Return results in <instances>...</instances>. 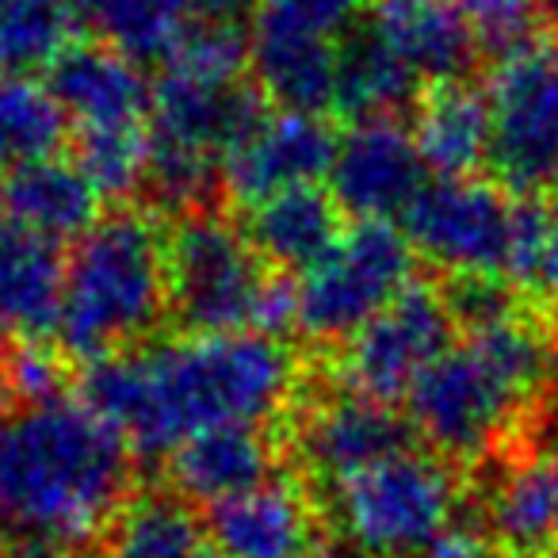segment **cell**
<instances>
[{
  "instance_id": "cell-1",
  "label": "cell",
  "mask_w": 558,
  "mask_h": 558,
  "mask_svg": "<svg viewBox=\"0 0 558 558\" xmlns=\"http://www.w3.org/2000/svg\"><path fill=\"white\" fill-rule=\"evenodd\" d=\"M295 387L299 364L276 337L187 333L85 364L81 402L134 456L169 459L210 428H264L288 410Z\"/></svg>"
},
{
  "instance_id": "cell-2",
  "label": "cell",
  "mask_w": 558,
  "mask_h": 558,
  "mask_svg": "<svg viewBox=\"0 0 558 558\" xmlns=\"http://www.w3.org/2000/svg\"><path fill=\"white\" fill-rule=\"evenodd\" d=\"M134 451L65 395L0 405V550L73 558L134 501Z\"/></svg>"
},
{
  "instance_id": "cell-3",
  "label": "cell",
  "mask_w": 558,
  "mask_h": 558,
  "mask_svg": "<svg viewBox=\"0 0 558 558\" xmlns=\"http://www.w3.org/2000/svg\"><path fill=\"white\" fill-rule=\"evenodd\" d=\"M558 352L547 326L509 311L466 329L405 395L413 436L448 463L489 459L524 428L555 383Z\"/></svg>"
},
{
  "instance_id": "cell-4",
  "label": "cell",
  "mask_w": 558,
  "mask_h": 558,
  "mask_svg": "<svg viewBox=\"0 0 558 558\" xmlns=\"http://www.w3.org/2000/svg\"><path fill=\"white\" fill-rule=\"evenodd\" d=\"M169 311V233L146 210L100 218L65 256L54 337L73 360L96 364L146 344Z\"/></svg>"
},
{
  "instance_id": "cell-5",
  "label": "cell",
  "mask_w": 558,
  "mask_h": 558,
  "mask_svg": "<svg viewBox=\"0 0 558 558\" xmlns=\"http://www.w3.org/2000/svg\"><path fill=\"white\" fill-rule=\"evenodd\" d=\"M260 111V96L241 77L169 58L149 104L146 184L157 199L187 215L203 210L210 192L222 187L226 154Z\"/></svg>"
},
{
  "instance_id": "cell-6",
  "label": "cell",
  "mask_w": 558,
  "mask_h": 558,
  "mask_svg": "<svg viewBox=\"0 0 558 558\" xmlns=\"http://www.w3.org/2000/svg\"><path fill=\"white\" fill-rule=\"evenodd\" d=\"M344 543L364 558H417L463 512V486L448 459L405 448L329 486Z\"/></svg>"
},
{
  "instance_id": "cell-7",
  "label": "cell",
  "mask_w": 558,
  "mask_h": 558,
  "mask_svg": "<svg viewBox=\"0 0 558 558\" xmlns=\"http://www.w3.org/2000/svg\"><path fill=\"white\" fill-rule=\"evenodd\" d=\"M276 268L248 233L210 210L184 215L169 233V311L187 333H256Z\"/></svg>"
},
{
  "instance_id": "cell-8",
  "label": "cell",
  "mask_w": 558,
  "mask_h": 558,
  "mask_svg": "<svg viewBox=\"0 0 558 558\" xmlns=\"http://www.w3.org/2000/svg\"><path fill=\"white\" fill-rule=\"evenodd\" d=\"M364 0H256L248 70L256 85L291 111H333L337 58Z\"/></svg>"
},
{
  "instance_id": "cell-9",
  "label": "cell",
  "mask_w": 558,
  "mask_h": 558,
  "mask_svg": "<svg viewBox=\"0 0 558 558\" xmlns=\"http://www.w3.org/2000/svg\"><path fill=\"white\" fill-rule=\"evenodd\" d=\"M410 283V238L390 222H356L299 279V329L318 344H341Z\"/></svg>"
},
{
  "instance_id": "cell-10",
  "label": "cell",
  "mask_w": 558,
  "mask_h": 558,
  "mask_svg": "<svg viewBox=\"0 0 558 558\" xmlns=\"http://www.w3.org/2000/svg\"><path fill=\"white\" fill-rule=\"evenodd\" d=\"M497 177L520 195H543L558 184V39H532L501 58L489 81Z\"/></svg>"
},
{
  "instance_id": "cell-11",
  "label": "cell",
  "mask_w": 558,
  "mask_h": 558,
  "mask_svg": "<svg viewBox=\"0 0 558 558\" xmlns=\"http://www.w3.org/2000/svg\"><path fill=\"white\" fill-rule=\"evenodd\" d=\"M456 326L448 291L413 279L387 311L344 341L337 360L341 390L383 405L398 402L451 349Z\"/></svg>"
},
{
  "instance_id": "cell-12",
  "label": "cell",
  "mask_w": 558,
  "mask_h": 558,
  "mask_svg": "<svg viewBox=\"0 0 558 558\" xmlns=\"http://www.w3.org/2000/svg\"><path fill=\"white\" fill-rule=\"evenodd\" d=\"M517 199L478 177L428 180L402 215L413 253L448 268L456 279H501L512 248Z\"/></svg>"
},
{
  "instance_id": "cell-13",
  "label": "cell",
  "mask_w": 558,
  "mask_h": 558,
  "mask_svg": "<svg viewBox=\"0 0 558 558\" xmlns=\"http://www.w3.org/2000/svg\"><path fill=\"white\" fill-rule=\"evenodd\" d=\"M337 142L341 138L326 116L291 108L260 111V119L226 154L222 187L248 210L295 187H314L333 169Z\"/></svg>"
},
{
  "instance_id": "cell-14",
  "label": "cell",
  "mask_w": 558,
  "mask_h": 558,
  "mask_svg": "<svg viewBox=\"0 0 558 558\" xmlns=\"http://www.w3.org/2000/svg\"><path fill=\"white\" fill-rule=\"evenodd\" d=\"M428 165L398 119H367L337 142L329 195L360 222H390L425 192Z\"/></svg>"
},
{
  "instance_id": "cell-15",
  "label": "cell",
  "mask_w": 558,
  "mask_h": 558,
  "mask_svg": "<svg viewBox=\"0 0 558 558\" xmlns=\"http://www.w3.org/2000/svg\"><path fill=\"white\" fill-rule=\"evenodd\" d=\"M47 85L70 119V138L149 126L154 85L142 77V65L126 62L104 43H73L47 70Z\"/></svg>"
},
{
  "instance_id": "cell-16",
  "label": "cell",
  "mask_w": 558,
  "mask_h": 558,
  "mask_svg": "<svg viewBox=\"0 0 558 558\" xmlns=\"http://www.w3.org/2000/svg\"><path fill=\"white\" fill-rule=\"evenodd\" d=\"M295 448L306 471L329 489L398 451L413 448V428L390 405L341 390L299 421Z\"/></svg>"
},
{
  "instance_id": "cell-17",
  "label": "cell",
  "mask_w": 558,
  "mask_h": 558,
  "mask_svg": "<svg viewBox=\"0 0 558 558\" xmlns=\"http://www.w3.org/2000/svg\"><path fill=\"white\" fill-rule=\"evenodd\" d=\"M218 558H318L311 497L295 482H264L207 512Z\"/></svg>"
},
{
  "instance_id": "cell-18",
  "label": "cell",
  "mask_w": 558,
  "mask_h": 558,
  "mask_svg": "<svg viewBox=\"0 0 558 558\" xmlns=\"http://www.w3.org/2000/svg\"><path fill=\"white\" fill-rule=\"evenodd\" d=\"M65 288L62 245L0 215V341H47Z\"/></svg>"
},
{
  "instance_id": "cell-19",
  "label": "cell",
  "mask_w": 558,
  "mask_h": 558,
  "mask_svg": "<svg viewBox=\"0 0 558 558\" xmlns=\"http://www.w3.org/2000/svg\"><path fill=\"white\" fill-rule=\"evenodd\" d=\"M367 27L390 54L433 85L463 81L482 54L456 0H375Z\"/></svg>"
},
{
  "instance_id": "cell-20",
  "label": "cell",
  "mask_w": 558,
  "mask_h": 558,
  "mask_svg": "<svg viewBox=\"0 0 558 558\" xmlns=\"http://www.w3.org/2000/svg\"><path fill=\"white\" fill-rule=\"evenodd\" d=\"M271 471H276V448L268 436L260 428L241 425L199 433L169 456L172 494L207 509L271 482Z\"/></svg>"
},
{
  "instance_id": "cell-21",
  "label": "cell",
  "mask_w": 558,
  "mask_h": 558,
  "mask_svg": "<svg viewBox=\"0 0 558 558\" xmlns=\"http://www.w3.org/2000/svg\"><path fill=\"white\" fill-rule=\"evenodd\" d=\"M0 203L12 222L62 245V241H81L100 222L104 195L73 157L58 154L50 161L9 172V180L0 184Z\"/></svg>"
},
{
  "instance_id": "cell-22",
  "label": "cell",
  "mask_w": 558,
  "mask_h": 558,
  "mask_svg": "<svg viewBox=\"0 0 558 558\" xmlns=\"http://www.w3.org/2000/svg\"><path fill=\"white\" fill-rule=\"evenodd\" d=\"M482 520L512 558L558 555V444L517 459L497 478Z\"/></svg>"
},
{
  "instance_id": "cell-23",
  "label": "cell",
  "mask_w": 558,
  "mask_h": 558,
  "mask_svg": "<svg viewBox=\"0 0 558 558\" xmlns=\"http://www.w3.org/2000/svg\"><path fill=\"white\" fill-rule=\"evenodd\" d=\"M413 142H417L428 172H436V180L474 177V169L489 161V149H494L489 96L463 81L433 85L417 100Z\"/></svg>"
},
{
  "instance_id": "cell-24",
  "label": "cell",
  "mask_w": 558,
  "mask_h": 558,
  "mask_svg": "<svg viewBox=\"0 0 558 558\" xmlns=\"http://www.w3.org/2000/svg\"><path fill=\"white\" fill-rule=\"evenodd\" d=\"M245 233L268 268L303 276L306 268H314L341 241L344 226L337 199L314 184L283 192L276 199L253 207Z\"/></svg>"
},
{
  "instance_id": "cell-25",
  "label": "cell",
  "mask_w": 558,
  "mask_h": 558,
  "mask_svg": "<svg viewBox=\"0 0 558 558\" xmlns=\"http://www.w3.org/2000/svg\"><path fill=\"white\" fill-rule=\"evenodd\" d=\"M421 93V77L379 43L372 27H356L337 58L333 111L352 123L395 119Z\"/></svg>"
},
{
  "instance_id": "cell-26",
  "label": "cell",
  "mask_w": 558,
  "mask_h": 558,
  "mask_svg": "<svg viewBox=\"0 0 558 558\" xmlns=\"http://www.w3.org/2000/svg\"><path fill=\"white\" fill-rule=\"evenodd\" d=\"M65 138L70 119L47 81H35L32 73H0V169L20 172L50 161L62 154Z\"/></svg>"
},
{
  "instance_id": "cell-27",
  "label": "cell",
  "mask_w": 558,
  "mask_h": 558,
  "mask_svg": "<svg viewBox=\"0 0 558 558\" xmlns=\"http://www.w3.org/2000/svg\"><path fill=\"white\" fill-rule=\"evenodd\" d=\"M96 43L134 65H165L195 24L180 0H81Z\"/></svg>"
},
{
  "instance_id": "cell-28",
  "label": "cell",
  "mask_w": 558,
  "mask_h": 558,
  "mask_svg": "<svg viewBox=\"0 0 558 558\" xmlns=\"http://www.w3.org/2000/svg\"><path fill=\"white\" fill-rule=\"evenodd\" d=\"M207 524L180 494H142L126 505L96 558H207Z\"/></svg>"
},
{
  "instance_id": "cell-29",
  "label": "cell",
  "mask_w": 558,
  "mask_h": 558,
  "mask_svg": "<svg viewBox=\"0 0 558 558\" xmlns=\"http://www.w3.org/2000/svg\"><path fill=\"white\" fill-rule=\"evenodd\" d=\"M81 20V0H0V70H50L73 47Z\"/></svg>"
},
{
  "instance_id": "cell-30",
  "label": "cell",
  "mask_w": 558,
  "mask_h": 558,
  "mask_svg": "<svg viewBox=\"0 0 558 558\" xmlns=\"http://www.w3.org/2000/svg\"><path fill=\"white\" fill-rule=\"evenodd\" d=\"M505 279H512L524 295H532L543 311L558 318V207L543 203L539 195L517 199Z\"/></svg>"
},
{
  "instance_id": "cell-31",
  "label": "cell",
  "mask_w": 558,
  "mask_h": 558,
  "mask_svg": "<svg viewBox=\"0 0 558 558\" xmlns=\"http://www.w3.org/2000/svg\"><path fill=\"white\" fill-rule=\"evenodd\" d=\"M456 9L471 27L478 50L497 54V62L535 39V20H539L535 0H456Z\"/></svg>"
},
{
  "instance_id": "cell-32",
  "label": "cell",
  "mask_w": 558,
  "mask_h": 558,
  "mask_svg": "<svg viewBox=\"0 0 558 558\" xmlns=\"http://www.w3.org/2000/svg\"><path fill=\"white\" fill-rule=\"evenodd\" d=\"M417 558H497V543L489 535L486 520L474 517V512H459Z\"/></svg>"
},
{
  "instance_id": "cell-33",
  "label": "cell",
  "mask_w": 558,
  "mask_h": 558,
  "mask_svg": "<svg viewBox=\"0 0 558 558\" xmlns=\"http://www.w3.org/2000/svg\"><path fill=\"white\" fill-rule=\"evenodd\" d=\"M180 4L199 24H233L245 9H256V0H180Z\"/></svg>"
},
{
  "instance_id": "cell-34",
  "label": "cell",
  "mask_w": 558,
  "mask_h": 558,
  "mask_svg": "<svg viewBox=\"0 0 558 558\" xmlns=\"http://www.w3.org/2000/svg\"><path fill=\"white\" fill-rule=\"evenodd\" d=\"M535 4H539L543 16H550V20L558 24V0H535Z\"/></svg>"
},
{
  "instance_id": "cell-35",
  "label": "cell",
  "mask_w": 558,
  "mask_h": 558,
  "mask_svg": "<svg viewBox=\"0 0 558 558\" xmlns=\"http://www.w3.org/2000/svg\"><path fill=\"white\" fill-rule=\"evenodd\" d=\"M535 558H558V555H535Z\"/></svg>"
},
{
  "instance_id": "cell-36",
  "label": "cell",
  "mask_w": 558,
  "mask_h": 558,
  "mask_svg": "<svg viewBox=\"0 0 558 558\" xmlns=\"http://www.w3.org/2000/svg\"><path fill=\"white\" fill-rule=\"evenodd\" d=\"M207 558H218V555H207Z\"/></svg>"
},
{
  "instance_id": "cell-37",
  "label": "cell",
  "mask_w": 558,
  "mask_h": 558,
  "mask_svg": "<svg viewBox=\"0 0 558 558\" xmlns=\"http://www.w3.org/2000/svg\"><path fill=\"white\" fill-rule=\"evenodd\" d=\"M0 558H4V550H0Z\"/></svg>"
}]
</instances>
